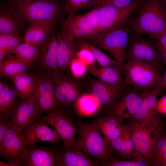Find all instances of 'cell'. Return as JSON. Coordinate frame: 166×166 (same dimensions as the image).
I'll use <instances>...</instances> for the list:
<instances>
[{
  "label": "cell",
  "mask_w": 166,
  "mask_h": 166,
  "mask_svg": "<svg viewBox=\"0 0 166 166\" xmlns=\"http://www.w3.org/2000/svg\"><path fill=\"white\" fill-rule=\"evenodd\" d=\"M128 22L131 31L157 40L166 31V8L162 0H145Z\"/></svg>",
  "instance_id": "obj_1"
},
{
  "label": "cell",
  "mask_w": 166,
  "mask_h": 166,
  "mask_svg": "<svg viewBox=\"0 0 166 166\" xmlns=\"http://www.w3.org/2000/svg\"><path fill=\"white\" fill-rule=\"evenodd\" d=\"M77 137L75 145L93 158L100 166L114 156L113 151L106 141L94 121L87 122L78 121L76 123Z\"/></svg>",
  "instance_id": "obj_2"
},
{
  "label": "cell",
  "mask_w": 166,
  "mask_h": 166,
  "mask_svg": "<svg viewBox=\"0 0 166 166\" xmlns=\"http://www.w3.org/2000/svg\"><path fill=\"white\" fill-rule=\"evenodd\" d=\"M13 6L30 25L52 21L58 22L63 11L60 0H34L25 4L19 0H4Z\"/></svg>",
  "instance_id": "obj_3"
},
{
  "label": "cell",
  "mask_w": 166,
  "mask_h": 166,
  "mask_svg": "<svg viewBox=\"0 0 166 166\" xmlns=\"http://www.w3.org/2000/svg\"><path fill=\"white\" fill-rule=\"evenodd\" d=\"M121 68L125 85L141 92L155 87L162 76L158 66L143 62L128 61L121 64Z\"/></svg>",
  "instance_id": "obj_4"
},
{
  "label": "cell",
  "mask_w": 166,
  "mask_h": 166,
  "mask_svg": "<svg viewBox=\"0 0 166 166\" xmlns=\"http://www.w3.org/2000/svg\"><path fill=\"white\" fill-rule=\"evenodd\" d=\"M126 60L153 64L160 69L164 65L162 52L157 41L149 36L134 33L130 31L127 48Z\"/></svg>",
  "instance_id": "obj_5"
},
{
  "label": "cell",
  "mask_w": 166,
  "mask_h": 166,
  "mask_svg": "<svg viewBox=\"0 0 166 166\" xmlns=\"http://www.w3.org/2000/svg\"><path fill=\"white\" fill-rule=\"evenodd\" d=\"M145 0H135L130 5L123 8L111 5L97 7L99 14V27L94 36L91 39L104 35L127 23L132 14L138 10Z\"/></svg>",
  "instance_id": "obj_6"
},
{
  "label": "cell",
  "mask_w": 166,
  "mask_h": 166,
  "mask_svg": "<svg viewBox=\"0 0 166 166\" xmlns=\"http://www.w3.org/2000/svg\"><path fill=\"white\" fill-rule=\"evenodd\" d=\"M130 31L128 23L104 35L86 41L106 51L122 64L126 60Z\"/></svg>",
  "instance_id": "obj_7"
},
{
  "label": "cell",
  "mask_w": 166,
  "mask_h": 166,
  "mask_svg": "<svg viewBox=\"0 0 166 166\" xmlns=\"http://www.w3.org/2000/svg\"><path fill=\"white\" fill-rule=\"evenodd\" d=\"M143 93V99L139 110L128 120L139 122L152 134L162 128L161 114L157 108V98L160 95L154 88Z\"/></svg>",
  "instance_id": "obj_8"
},
{
  "label": "cell",
  "mask_w": 166,
  "mask_h": 166,
  "mask_svg": "<svg viewBox=\"0 0 166 166\" xmlns=\"http://www.w3.org/2000/svg\"><path fill=\"white\" fill-rule=\"evenodd\" d=\"M58 144L38 146L36 144H22L21 154V166H57L60 157Z\"/></svg>",
  "instance_id": "obj_9"
},
{
  "label": "cell",
  "mask_w": 166,
  "mask_h": 166,
  "mask_svg": "<svg viewBox=\"0 0 166 166\" xmlns=\"http://www.w3.org/2000/svg\"><path fill=\"white\" fill-rule=\"evenodd\" d=\"M52 78L57 107L63 109L74 105L82 94L81 85L76 77L61 72Z\"/></svg>",
  "instance_id": "obj_10"
},
{
  "label": "cell",
  "mask_w": 166,
  "mask_h": 166,
  "mask_svg": "<svg viewBox=\"0 0 166 166\" xmlns=\"http://www.w3.org/2000/svg\"><path fill=\"white\" fill-rule=\"evenodd\" d=\"M36 77L34 92L31 98L36 108L39 117L58 107L52 77L39 73Z\"/></svg>",
  "instance_id": "obj_11"
},
{
  "label": "cell",
  "mask_w": 166,
  "mask_h": 166,
  "mask_svg": "<svg viewBox=\"0 0 166 166\" xmlns=\"http://www.w3.org/2000/svg\"><path fill=\"white\" fill-rule=\"evenodd\" d=\"M37 120L44 121L53 127L62 141V146L75 145L77 129L65 115L63 109H55L45 115L39 116Z\"/></svg>",
  "instance_id": "obj_12"
},
{
  "label": "cell",
  "mask_w": 166,
  "mask_h": 166,
  "mask_svg": "<svg viewBox=\"0 0 166 166\" xmlns=\"http://www.w3.org/2000/svg\"><path fill=\"white\" fill-rule=\"evenodd\" d=\"M124 127L132 141L137 157L143 159L149 166L153 143L151 132L139 122L133 120H130Z\"/></svg>",
  "instance_id": "obj_13"
},
{
  "label": "cell",
  "mask_w": 166,
  "mask_h": 166,
  "mask_svg": "<svg viewBox=\"0 0 166 166\" xmlns=\"http://www.w3.org/2000/svg\"><path fill=\"white\" fill-rule=\"evenodd\" d=\"M143 99V93L133 88H127L119 98L108 108L106 114L116 116L123 120L129 119L139 110Z\"/></svg>",
  "instance_id": "obj_14"
},
{
  "label": "cell",
  "mask_w": 166,
  "mask_h": 166,
  "mask_svg": "<svg viewBox=\"0 0 166 166\" xmlns=\"http://www.w3.org/2000/svg\"><path fill=\"white\" fill-rule=\"evenodd\" d=\"M58 44L56 34H53L42 49L37 65L38 73L52 77L61 73L58 60Z\"/></svg>",
  "instance_id": "obj_15"
},
{
  "label": "cell",
  "mask_w": 166,
  "mask_h": 166,
  "mask_svg": "<svg viewBox=\"0 0 166 166\" xmlns=\"http://www.w3.org/2000/svg\"><path fill=\"white\" fill-rule=\"evenodd\" d=\"M61 140L56 130L51 129L46 123L42 121L37 120L25 128L22 135V143L25 145L42 141L58 144Z\"/></svg>",
  "instance_id": "obj_16"
},
{
  "label": "cell",
  "mask_w": 166,
  "mask_h": 166,
  "mask_svg": "<svg viewBox=\"0 0 166 166\" xmlns=\"http://www.w3.org/2000/svg\"><path fill=\"white\" fill-rule=\"evenodd\" d=\"M38 116L31 98L18 100L10 119L11 128L22 134L24 129L37 121Z\"/></svg>",
  "instance_id": "obj_17"
},
{
  "label": "cell",
  "mask_w": 166,
  "mask_h": 166,
  "mask_svg": "<svg viewBox=\"0 0 166 166\" xmlns=\"http://www.w3.org/2000/svg\"><path fill=\"white\" fill-rule=\"evenodd\" d=\"M3 1L0 8V33L21 36L26 25V21L13 6Z\"/></svg>",
  "instance_id": "obj_18"
},
{
  "label": "cell",
  "mask_w": 166,
  "mask_h": 166,
  "mask_svg": "<svg viewBox=\"0 0 166 166\" xmlns=\"http://www.w3.org/2000/svg\"><path fill=\"white\" fill-rule=\"evenodd\" d=\"M125 84L112 85L98 80L93 82L90 86V93L97 99L100 108H108L121 96L127 88Z\"/></svg>",
  "instance_id": "obj_19"
},
{
  "label": "cell",
  "mask_w": 166,
  "mask_h": 166,
  "mask_svg": "<svg viewBox=\"0 0 166 166\" xmlns=\"http://www.w3.org/2000/svg\"><path fill=\"white\" fill-rule=\"evenodd\" d=\"M61 28L74 39L82 38L86 40L92 38L95 30L85 14H74L63 21Z\"/></svg>",
  "instance_id": "obj_20"
},
{
  "label": "cell",
  "mask_w": 166,
  "mask_h": 166,
  "mask_svg": "<svg viewBox=\"0 0 166 166\" xmlns=\"http://www.w3.org/2000/svg\"><path fill=\"white\" fill-rule=\"evenodd\" d=\"M56 34L58 41L57 56L59 65L61 72L65 73L69 71L70 64L76 57L75 39L61 28L59 32Z\"/></svg>",
  "instance_id": "obj_21"
},
{
  "label": "cell",
  "mask_w": 166,
  "mask_h": 166,
  "mask_svg": "<svg viewBox=\"0 0 166 166\" xmlns=\"http://www.w3.org/2000/svg\"><path fill=\"white\" fill-rule=\"evenodd\" d=\"M60 157L57 166H98L93 157L75 145L59 147Z\"/></svg>",
  "instance_id": "obj_22"
},
{
  "label": "cell",
  "mask_w": 166,
  "mask_h": 166,
  "mask_svg": "<svg viewBox=\"0 0 166 166\" xmlns=\"http://www.w3.org/2000/svg\"><path fill=\"white\" fill-rule=\"evenodd\" d=\"M57 21L33 24L26 30L23 38L24 42L42 49L53 34Z\"/></svg>",
  "instance_id": "obj_23"
},
{
  "label": "cell",
  "mask_w": 166,
  "mask_h": 166,
  "mask_svg": "<svg viewBox=\"0 0 166 166\" xmlns=\"http://www.w3.org/2000/svg\"><path fill=\"white\" fill-rule=\"evenodd\" d=\"M22 135L11 127L8 130L0 144L1 158L8 162L21 160Z\"/></svg>",
  "instance_id": "obj_24"
},
{
  "label": "cell",
  "mask_w": 166,
  "mask_h": 166,
  "mask_svg": "<svg viewBox=\"0 0 166 166\" xmlns=\"http://www.w3.org/2000/svg\"><path fill=\"white\" fill-rule=\"evenodd\" d=\"M94 121L109 144L125 131L123 120L112 115L106 114L105 117L97 118Z\"/></svg>",
  "instance_id": "obj_25"
},
{
  "label": "cell",
  "mask_w": 166,
  "mask_h": 166,
  "mask_svg": "<svg viewBox=\"0 0 166 166\" xmlns=\"http://www.w3.org/2000/svg\"><path fill=\"white\" fill-rule=\"evenodd\" d=\"M121 66H114L97 68L94 64L88 66L87 73L104 83L118 85L125 84L121 75Z\"/></svg>",
  "instance_id": "obj_26"
},
{
  "label": "cell",
  "mask_w": 166,
  "mask_h": 166,
  "mask_svg": "<svg viewBox=\"0 0 166 166\" xmlns=\"http://www.w3.org/2000/svg\"><path fill=\"white\" fill-rule=\"evenodd\" d=\"M36 76L27 72L18 74L10 80L17 97L26 100L31 97L34 92Z\"/></svg>",
  "instance_id": "obj_27"
},
{
  "label": "cell",
  "mask_w": 166,
  "mask_h": 166,
  "mask_svg": "<svg viewBox=\"0 0 166 166\" xmlns=\"http://www.w3.org/2000/svg\"><path fill=\"white\" fill-rule=\"evenodd\" d=\"M152 136V148L149 166H166V131L162 129Z\"/></svg>",
  "instance_id": "obj_28"
},
{
  "label": "cell",
  "mask_w": 166,
  "mask_h": 166,
  "mask_svg": "<svg viewBox=\"0 0 166 166\" xmlns=\"http://www.w3.org/2000/svg\"><path fill=\"white\" fill-rule=\"evenodd\" d=\"M14 86L6 84L0 91V119L10 120L18 100Z\"/></svg>",
  "instance_id": "obj_29"
},
{
  "label": "cell",
  "mask_w": 166,
  "mask_h": 166,
  "mask_svg": "<svg viewBox=\"0 0 166 166\" xmlns=\"http://www.w3.org/2000/svg\"><path fill=\"white\" fill-rule=\"evenodd\" d=\"M114 155L122 158L132 160L137 158L132 141L125 130L121 136L109 143Z\"/></svg>",
  "instance_id": "obj_30"
},
{
  "label": "cell",
  "mask_w": 166,
  "mask_h": 166,
  "mask_svg": "<svg viewBox=\"0 0 166 166\" xmlns=\"http://www.w3.org/2000/svg\"><path fill=\"white\" fill-rule=\"evenodd\" d=\"M29 66L16 56L10 54L4 59L3 65L0 68V76L10 80L17 75L27 72Z\"/></svg>",
  "instance_id": "obj_31"
},
{
  "label": "cell",
  "mask_w": 166,
  "mask_h": 166,
  "mask_svg": "<svg viewBox=\"0 0 166 166\" xmlns=\"http://www.w3.org/2000/svg\"><path fill=\"white\" fill-rule=\"evenodd\" d=\"M75 44L76 49L85 48L89 49L101 67L121 66V64L109 57L95 45L83 38L75 39Z\"/></svg>",
  "instance_id": "obj_32"
},
{
  "label": "cell",
  "mask_w": 166,
  "mask_h": 166,
  "mask_svg": "<svg viewBox=\"0 0 166 166\" xmlns=\"http://www.w3.org/2000/svg\"><path fill=\"white\" fill-rule=\"evenodd\" d=\"M74 105L78 114L81 116L93 115L100 109L97 99L91 93L81 95Z\"/></svg>",
  "instance_id": "obj_33"
},
{
  "label": "cell",
  "mask_w": 166,
  "mask_h": 166,
  "mask_svg": "<svg viewBox=\"0 0 166 166\" xmlns=\"http://www.w3.org/2000/svg\"><path fill=\"white\" fill-rule=\"evenodd\" d=\"M42 49L26 42L21 43L13 51L12 54L19 57L30 65L38 61Z\"/></svg>",
  "instance_id": "obj_34"
},
{
  "label": "cell",
  "mask_w": 166,
  "mask_h": 166,
  "mask_svg": "<svg viewBox=\"0 0 166 166\" xmlns=\"http://www.w3.org/2000/svg\"><path fill=\"white\" fill-rule=\"evenodd\" d=\"M96 0H64L63 11L68 17H71L80 11L93 9Z\"/></svg>",
  "instance_id": "obj_35"
},
{
  "label": "cell",
  "mask_w": 166,
  "mask_h": 166,
  "mask_svg": "<svg viewBox=\"0 0 166 166\" xmlns=\"http://www.w3.org/2000/svg\"><path fill=\"white\" fill-rule=\"evenodd\" d=\"M21 36L11 34L0 33V50L12 54L16 48L21 43Z\"/></svg>",
  "instance_id": "obj_36"
},
{
  "label": "cell",
  "mask_w": 166,
  "mask_h": 166,
  "mask_svg": "<svg viewBox=\"0 0 166 166\" xmlns=\"http://www.w3.org/2000/svg\"><path fill=\"white\" fill-rule=\"evenodd\" d=\"M148 166L142 159L137 158L129 160H122L113 156L107 160L103 166Z\"/></svg>",
  "instance_id": "obj_37"
},
{
  "label": "cell",
  "mask_w": 166,
  "mask_h": 166,
  "mask_svg": "<svg viewBox=\"0 0 166 166\" xmlns=\"http://www.w3.org/2000/svg\"><path fill=\"white\" fill-rule=\"evenodd\" d=\"M87 69L88 65L77 57L72 60L69 65V71L73 76L77 78L84 76Z\"/></svg>",
  "instance_id": "obj_38"
},
{
  "label": "cell",
  "mask_w": 166,
  "mask_h": 166,
  "mask_svg": "<svg viewBox=\"0 0 166 166\" xmlns=\"http://www.w3.org/2000/svg\"><path fill=\"white\" fill-rule=\"evenodd\" d=\"M76 57L85 64L87 65L94 64L95 59L92 52L88 49L81 48L77 50Z\"/></svg>",
  "instance_id": "obj_39"
},
{
  "label": "cell",
  "mask_w": 166,
  "mask_h": 166,
  "mask_svg": "<svg viewBox=\"0 0 166 166\" xmlns=\"http://www.w3.org/2000/svg\"><path fill=\"white\" fill-rule=\"evenodd\" d=\"M132 0H96L94 8L106 5H111L117 7L123 8L130 5L132 3Z\"/></svg>",
  "instance_id": "obj_40"
},
{
  "label": "cell",
  "mask_w": 166,
  "mask_h": 166,
  "mask_svg": "<svg viewBox=\"0 0 166 166\" xmlns=\"http://www.w3.org/2000/svg\"><path fill=\"white\" fill-rule=\"evenodd\" d=\"M85 14L94 29L95 33L93 37L99 27V14L98 8L97 7H95Z\"/></svg>",
  "instance_id": "obj_41"
},
{
  "label": "cell",
  "mask_w": 166,
  "mask_h": 166,
  "mask_svg": "<svg viewBox=\"0 0 166 166\" xmlns=\"http://www.w3.org/2000/svg\"><path fill=\"white\" fill-rule=\"evenodd\" d=\"M11 127L10 120L0 119V144L2 141L6 132Z\"/></svg>",
  "instance_id": "obj_42"
},
{
  "label": "cell",
  "mask_w": 166,
  "mask_h": 166,
  "mask_svg": "<svg viewBox=\"0 0 166 166\" xmlns=\"http://www.w3.org/2000/svg\"><path fill=\"white\" fill-rule=\"evenodd\" d=\"M154 88L158 91L160 95L166 92V70Z\"/></svg>",
  "instance_id": "obj_43"
},
{
  "label": "cell",
  "mask_w": 166,
  "mask_h": 166,
  "mask_svg": "<svg viewBox=\"0 0 166 166\" xmlns=\"http://www.w3.org/2000/svg\"><path fill=\"white\" fill-rule=\"evenodd\" d=\"M157 41V45L161 52H166V31L161 34Z\"/></svg>",
  "instance_id": "obj_44"
},
{
  "label": "cell",
  "mask_w": 166,
  "mask_h": 166,
  "mask_svg": "<svg viewBox=\"0 0 166 166\" xmlns=\"http://www.w3.org/2000/svg\"><path fill=\"white\" fill-rule=\"evenodd\" d=\"M157 108L160 113L166 115V94L157 100Z\"/></svg>",
  "instance_id": "obj_45"
},
{
  "label": "cell",
  "mask_w": 166,
  "mask_h": 166,
  "mask_svg": "<svg viewBox=\"0 0 166 166\" xmlns=\"http://www.w3.org/2000/svg\"><path fill=\"white\" fill-rule=\"evenodd\" d=\"M21 160L7 162L0 161V166H21Z\"/></svg>",
  "instance_id": "obj_46"
},
{
  "label": "cell",
  "mask_w": 166,
  "mask_h": 166,
  "mask_svg": "<svg viewBox=\"0 0 166 166\" xmlns=\"http://www.w3.org/2000/svg\"><path fill=\"white\" fill-rule=\"evenodd\" d=\"M10 54L7 52L0 50V68L3 65L5 57Z\"/></svg>",
  "instance_id": "obj_47"
},
{
  "label": "cell",
  "mask_w": 166,
  "mask_h": 166,
  "mask_svg": "<svg viewBox=\"0 0 166 166\" xmlns=\"http://www.w3.org/2000/svg\"><path fill=\"white\" fill-rule=\"evenodd\" d=\"M6 83L3 80H0V91H1L5 86Z\"/></svg>",
  "instance_id": "obj_48"
},
{
  "label": "cell",
  "mask_w": 166,
  "mask_h": 166,
  "mask_svg": "<svg viewBox=\"0 0 166 166\" xmlns=\"http://www.w3.org/2000/svg\"><path fill=\"white\" fill-rule=\"evenodd\" d=\"M162 54L164 64L166 66V52H162Z\"/></svg>",
  "instance_id": "obj_49"
},
{
  "label": "cell",
  "mask_w": 166,
  "mask_h": 166,
  "mask_svg": "<svg viewBox=\"0 0 166 166\" xmlns=\"http://www.w3.org/2000/svg\"><path fill=\"white\" fill-rule=\"evenodd\" d=\"M25 4H28L34 0H19Z\"/></svg>",
  "instance_id": "obj_50"
},
{
  "label": "cell",
  "mask_w": 166,
  "mask_h": 166,
  "mask_svg": "<svg viewBox=\"0 0 166 166\" xmlns=\"http://www.w3.org/2000/svg\"><path fill=\"white\" fill-rule=\"evenodd\" d=\"M162 128L166 131V123H163L162 124Z\"/></svg>",
  "instance_id": "obj_51"
},
{
  "label": "cell",
  "mask_w": 166,
  "mask_h": 166,
  "mask_svg": "<svg viewBox=\"0 0 166 166\" xmlns=\"http://www.w3.org/2000/svg\"><path fill=\"white\" fill-rule=\"evenodd\" d=\"M166 8V0H162Z\"/></svg>",
  "instance_id": "obj_52"
}]
</instances>
